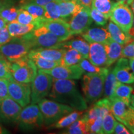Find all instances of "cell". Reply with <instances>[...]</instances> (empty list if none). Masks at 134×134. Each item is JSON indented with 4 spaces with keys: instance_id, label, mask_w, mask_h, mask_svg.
Masks as SVG:
<instances>
[{
    "instance_id": "e575fe53",
    "label": "cell",
    "mask_w": 134,
    "mask_h": 134,
    "mask_svg": "<svg viewBox=\"0 0 134 134\" xmlns=\"http://www.w3.org/2000/svg\"><path fill=\"white\" fill-rule=\"evenodd\" d=\"M114 4L111 0H93L92 6L109 18Z\"/></svg>"
},
{
    "instance_id": "f546056e",
    "label": "cell",
    "mask_w": 134,
    "mask_h": 134,
    "mask_svg": "<svg viewBox=\"0 0 134 134\" xmlns=\"http://www.w3.org/2000/svg\"><path fill=\"white\" fill-rule=\"evenodd\" d=\"M45 19H46L35 18L26 10L20 8L19 9V13H18V17H17L16 21L20 24L24 25L34 24L37 26V27H38L42 26L43 21Z\"/></svg>"
},
{
    "instance_id": "83f0119b",
    "label": "cell",
    "mask_w": 134,
    "mask_h": 134,
    "mask_svg": "<svg viewBox=\"0 0 134 134\" xmlns=\"http://www.w3.org/2000/svg\"><path fill=\"white\" fill-rule=\"evenodd\" d=\"M133 90L132 86L119 82L113 97L120 99L127 105H130V96L133 93Z\"/></svg>"
},
{
    "instance_id": "bcb514c9",
    "label": "cell",
    "mask_w": 134,
    "mask_h": 134,
    "mask_svg": "<svg viewBox=\"0 0 134 134\" xmlns=\"http://www.w3.org/2000/svg\"><path fill=\"white\" fill-rule=\"evenodd\" d=\"M54 1V0H22L21 3H33L35 4H37L40 6H44L47 3L51 2V1Z\"/></svg>"
},
{
    "instance_id": "6f0895ef",
    "label": "cell",
    "mask_w": 134,
    "mask_h": 134,
    "mask_svg": "<svg viewBox=\"0 0 134 134\" xmlns=\"http://www.w3.org/2000/svg\"><path fill=\"white\" fill-rule=\"evenodd\" d=\"M59 1H73V0H57ZM74 1H77V0H74Z\"/></svg>"
},
{
    "instance_id": "ab89813d",
    "label": "cell",
    "mask_w": 134,
    "mask_h": 134,
    "mask_svg": "<svg viewBox=\"0 0 134 134\" xmlns=\"http://www.w3.org/2000/svg\"><path fill=\"white\" fill-rule=\"evenodd\" d=\"M103 119V117H98L95 119L86 122L88 127L89 133L103 134V129H102Z\"/></svg>"
},
{
    "instance_id": "5bb4252c",
    "label": "cell",
    "mask_w": 134,
    "mask_h": 134,
    "mask_svg": "<svg viewBox=\"0 0 134 134\" xmlns=\"http://www.w3.org/2000/svg\"><path fill=\"white\" fill-rule=\"evenodd\" d=\"M42 25L44 26L48 31L54 34L63 41L69 40L73 36L70 31L68 22L62 19L56 20L45 19Z\"/></svg>"
},
{
    "instance_id": "836d02e7",
    "label": "cell",
    "mask_w": 134,
    "mask_h": 134,
    "mask_svg": "<svg viewBox=\"0 0 134 134\" xmlns=\"http://www.w3.org/2000/svg\"><path fill=\"white\" fill-rule=\"evenodd\" d=\"M27 57L32 60L37 68L39 70L51 69L58 65H60V63L57 62L50 61L36 55H30V56L27 55Z\"/></svg>"
},
{
    "instance_id": "ac0fdd59",
    "label": "cell",
    "mask_w": 134,
    "mask_h": 134,
    "mask_svg": "<svg viewBox=\"0 0 134 134\" xmlns=\"http://www.w3.org/2000/svg\"><path fill=\"white\" fill-rule=\"evenodd\" d=\"M65 49L66 48H35L31 50L27 55H36L46 60L57 62L60 63Z\"/></svg>"
},
{
    "instance_id": "7bdbcfd3",
    "label": "cell",
    "mask_w": 134,
    "mask_h": 134,
    "mask_svg": "<svg viewBox=\"0 0 134 134\" xmlns=\"http://www.w3.org/2000/svg\"><path fill=\"white\" fill-rule=\"evenodd\" d=\"M8 84L9 80L5 78H0V103L5 98L9 96Z\"/></svg>"
},
{
    "instance_id": "9a60e30c",
    "label": "cell",
    "mask_w": 134,
    "mask_h": 134,
    "mask_svg": "<svg viewBox=\"0 0 134 134\" xmlns=\"http://www.w3.org/2000/svg\"><path fill=\"white\" fill-rule=\"evenodd\" d=\"M113 70L118 81L125 84L134 83V75L130 69L127 58L120 57L116 62V64Z\"/></svg>"
},
{
    "instance_id": "d6a6232c",
    "label": "cell",
    "mask_w": 134,
    "mask_h": 134,
    "mask_svg": "<svg viewBox=\"0 0 134 134\" xmlns=\"http://www.w3.org/2000/svg\"><path fill=\"white\" fill-rule=\"evenodd\" d=\"M26 10L30 13L32 16L37 19H45L44 13L45 9L43 6H40L33 3H22L21 8Z\"/></svg>"
},
{
    "instance_id": "52a82bcc",
    "label": "cell",
    "mask_w": 134,
    "mask_h": 134,
    "mask_svg": "<svg viewBox=\"0 0 134 134\" xmlns=\"http://www.w3.org/2000/svg\"><path fill=\"white\" fill-rule=\"evenodd\" d=\"M18 124L20 129L24 131L36 129L42 126L43 117L38 105L31 104L22 109Z\"/></svg>"
},
{
    "instance_id": "44dd1931",
    "label": "cell",
    "mask_w": 134,
    "mask_h": 134,
    "mask_svg": "<svg viewBox=\"0 0 134 134\" xmlns=\"http://www.w3.org/2000/svg\"><path fill=\"white\" fill-rule=\"evenodd\" d=\"M108 56L107 67L109 68L114 64L122 57V51L123 46L110 39L105 44Z\"/></svg>"
},
{
    "instance_id": "d6986e66",
    "label": "cell",
    "mask_w": 134,
    "mask_h": 134,
    "mask_svg": "<svg viewBox=\"0 0 134 134\" xmlns=\"http://www.w3.org/2000/svg\"><path fill=\"white\" fill-rule=\"evenodd\" d=\"M63 48H73L81 53L84 58L88 59L90 44L83 38L80 37H71L69 40L64 41L63 42Z\"/></svg>"
},
{
    "instance_id": "7dc6e473",
    "label": "cell",
    "mask_w": 134,
    "mask_h": 134,
    "mask_svg": "<svg viewBox=\"0 0 134 134\" xmlns=\"http://www.w3.org/2000/svg\"><path fill=\"white\" fill-rule=\"evenodd\" d=\"M93 0H77V2L80 4L82 7L88 8L91 9L93 5Z\"/></svg>"
},
{
    "instance_id": "7402d4cb",
    "label": "cell",
    "mask_w": 134,
    "mask_h": 134,
    "mask_svg": "<svg viewBox=\"0 0 134 134\" xmlns=\"http://www.w3.org/2000/svg\"><path fill=\"white\" fill-rule=\"evenodd\" d=\"M6 27L12 37H19L31 32L36 29L37 26L34 24L24 25L14 21L8 23Z\"/></svg>"
},
{
    "instance_id": "4316f807",
    "label": "cell",
    "mask_w": 134,
    "mask_h": 134,
    "mask_svg": "<svg viewBox=\"0 0 134 134\" xmlns=\"http://www.w3.org/2000/svg\"><path fill=\"white\" fill-rule=\"evenodd\" d=\"M119 82V81L117 80L113 69H109L104 81L103 93V96L104 98H110L113 97Z\"/></svg>"
},
{
    "instance_id": "ee69618b",
    "label": "cell",
    "mask_w": 134,
    "mask_h": 134,
    "mask_svg": "<svg viewBox=\"0 0 134 134\" xmlns=\"http://www.w3.org/2000/svg\"><path fill=\"white\" fill-rule=\"evenodd\" d=\"M12 38L6 26L0 29V47L8 42Z\"/></svg>"
},
{
    "instance_id": "f6af8a7d",
    "label": "cell",
    "mask_w": 134,
    "mask_h": 134,
    "mask_svg": "<svg viewBox=\"0 0 134 134\" xmlns=\"http://www.w3.org/2000/svg\"><path fill=\"white\" fill-rule=\"evenodd\" d=\"M114 133L115 134H130L131 132L127 129L124 124H122L121 122H117L114 130Z\"/></svg>"
},
{
    "instance_id": "b9f144b4",
    "label": "cell",
    "mask_w": 134,
    "mask_h": 134,
    "mask_svg": "<svg viewBox=\"0 0 134 134\" xmlns=\"http://www.w3.org/2000/svg\"><path fill=\"white\" fill-rule=\"evenodd\" d=\"M121 57L130 58H134V40L132 39L124 45Z\"/></svg>"
},
{
    "instance_id": "2e32d148",
    "label": "cell",
    "mask_w": 134,
    "mask_h": 134,
    "mask_svg": "<svg viewBox=\"0 0 134 134\" xmlns=\"http://www.w3.org/2000/svg\"><path fill=\"white\" fill-rule=\"evenodd\" d=\"M88 59L92 64L100 67H107L108 56L105 44L100 43H91Z\"/></svg>"
},
{
    "instance_id": "d590c367",
    "label": "cell",
    "mask_w": 134,
    "mask_h": 134,
    "mask_svg": "<svg viewBox=\"0 0 134 134\" xmlns=\"http://www.w3.org/2000/svg\"><path fill=\"white\" fill-rule=\"evenodd\" d=\"M115 123H116V120L111 112L106 114L103 119V123H102L103 133H114Z\"/></svg>"
},
{
    "instance_id": "7a4b0ae2",
    "label": "cell",
    "mask_w": 134,
    "mask_h": 134,
    "mask_svg": "<svg viewBox=\"0 0 134 134\" xmlns=\"http://www.w3.org/2000/svg\"><path fill=\"white\" fill-rule=\"evenodd\" d=\"M108 73L84 75L81 88L86 103H94L103 96L104 81Z\"/></svg>"
},
{
    "instance_id": "f5cc1de1",
    "label": "cell",
    "mask_w": 134,
    "mask_h": 134,
    "mask_svg": "<svg viewBox=\"0 0 134 134\" xmlns=\"http://www.w3.org/2000/svg\"><path fill=\"white\" fill-rule=\"evenodd\" d=\"M116 1H119V2L124 3H125V4H126L130 5V4H131L132 1H133V0H116Z\"/></svg>"
},
{
    "instance_id": "c3c4849f",
    "label": "cell",
    "mask_w": 134,
    "mask_h": 134,
    "mask_svg": "<svg viewBox=\"0 0 134 134\" xmlns=\"http://www.w3.org/2000/svg\"><path fill=\"white\" fill-rule=\"evenodd\" d=\"M13 3V0H0V11L4 8L11 6Z\"/></svg>"
},
{
    "instance_id": "4dcf8cb0",
    "label": "cell",
    "mask_w": 134,
    "mask_h": 134,
    "mask_svg": "<svg viewBox=\"0 0 134 134\" xmlns=\"http://www.w3.org/2000/svg\"><path fill=\"white\" fill-rule=\"evenodd\" d=\"M80 68L84 73H91V74H100V73H108L109 68L106 67H100L92 64L87 58H83L78 63Z\"/></svg>"
},
{
    "instance_id": "8992f818",
    "label": "cell",
    "mask_w": 134,
    "mask_h": 134,
    "mask_svg": "<svg viewBox=\"0 0 134 134\" xmlns=\"http://www.w3.org/2000/svg\"><path fill=\"white\" fill-rule=\"evenodd\" d=\"M11 71L15 81L24 83H31L37 73L36 65L27 55L11 62Z\"/></svg>"
},
{
    "instance_id": "681fc988",
    "label": "cell",
    "mask_w": 134,
    "mask_h": 134,
    "mask_svg": "<svg viewBox=\"0 0 134 134\" xmlns=\"http://www.w3.org/2000/svg\"><path fill=\"white\" fill-rule=\"evenodd\" d=\"M128 34L132 38L134 37V18H133V24H132V26L131 28L129 29V31L128 32Z\"/></svg>"
},
{
    "instance_id": "4fadbf2b",
    "label": "cell",
    "mask_w": 134,
    "mask_h": 134,
    "mask_svg": "<svg viewBox=\"0 0 134 134\" xmlns=\"http://www.w3.org/2000/svg\"><path fill=\"white\" fill-rule=\"evenodd\" d=\"M40 70L50 75L53 79L79 80L84 74L78 64L71 66L58 65L51 69Z\"/></svg>"
},
{
    "instance_id": "680465c9",
    "label": "cell",
    "mask_w": 134,
    "mask_h": 134,
    "mask_svg": "<svg viewBox=\"0 0 134 134\" xmlns=\"http://www.w3.org/2000/svg\"><path fill=\"white\" fill-rule=\"evenodd\" d=\"M133 89H134V83H133Z\"/></svg>"
},
{
    "instance_id": "9f6ffc18",
    "label": "cell",
    "mask_w": 134,
    "mask_h": 134,
    "mask_svg": "<svg viewBox=\"0 0 134 134\" xmlns=\"http://www.w3.org/2000/svg\"><path fill=\"white\" fill-rule=\"evenodd\" d=\"M130 5V8H131L132 13H133V14L134 15V0H133V1H132L131 4Z\"/></svg>"
},
{
    "instance_id": "ffe728a7",
    "label": "cell",
    "mask_w": 134,
    "mask_h": 134,
    "mask_svg": "<svg viewBox=\"0 0 134 134\" xmlns=\"http://www.w3.org/2000/svg\"><path fill=\"white\" fill-rule=\"evenodd\" d=\"M109 99L110 103V112L119 122L123 123L129 105H127L124 102L115 97H111Z\"/></svg>"
},
{
    "instance_id": "ba28073f",
    "label": "cell",
    "mask_w": 134,
    "mask_h": 134,
    "mask_svg": "<svg viewBox=\"0 0 134 134\" xmlns=\"http://www.w3.org/2000/svg\"><path fill=\"white\" fill-rule=\"evenodd\" d=\"M53 84V78L47 73L38 70L31 85V103L37 104L48 96Z\"/></svg>"
},
{
    "instance_id": "603a6c76",
    "label": "cell",
    "mask_w": 134,
    "mask_h": 134,
    "mask_svg": "<svg viewBox=\"0 0 134 134\" xmlns=\"http://www.w3.org/2000/svg\"><path fill=\"white\" fill-rule=\"evenodd\" d=\"M107 29L110 34L111 39L122 46L132 39L128 33L124 32L117 24L111 21L109 22Z\"/></svg>"
},
{
    "instance_id": "8fae6325",
    "label": "cell",
    "mask_w": 134,
    "mask_h": 134,
    "mask_svg": "<svg viewBox=\"0 0 134 134\" xmlns=\"http://www.w3.org/2000/svg\"><path fill=\"white\" fill-rule=\"evenodd\" d=\"M93 23L90 16V9L82 8L71 16L68 24L72 35L81 34L89 29Z\"/></svg>"
},
{
    "instance_id": "f1b7e54d",
    "label": "cell",
    "mask_w": 134,
    "mask_h": 134,
    "mask_svg": "<svg viewBox=\"0 0 134 134\" xmlns=\"http://www.w3.org/2000/svg\"><path fill=\"white\" fill-rule=\"evenodd\" d=\"M63 133L66 134H85L89 133L87 122L81 116L78 119L67 127Z\"/></svg>"
},
{
    "instance_id": "91938a15",
    "label": "cell",
    "mask_w": 134,
    "mask_h": 134,
    "mask_svg": "<svg viewBox=\"0 0 134 134\" xmlns=\"http://www.w3.org/2000/svg\"><path fill=\"white\" fill-rule=\"evenodd\" d=\"M132 39H133V40H134V37H133V38H132Z\"/></svg>"
},
{
    "instance_id": "1f68e13d",
    "label": "cell",
    "mask_w": 134,
    "mask_h": 134,
    "mask_svg": "<svg viewBox=\"0 0 134 134\" xmlns=\"http://www.w3.org/2000/svg\"><path fill=\"white\" fill-rule=\"evenodd\" d=\"M45 9L44 18L47 20L61 19L59 5L57 0L51 1L43 6Z\"/></svg>"
},
{
    "instance_id": "8d00e7d4",
    "label": "cell",
    "mask_w": 134,
    "mask_h": 134,
    "mask_svg": "<svg viewBox=\"0 0 134 134\" xmlns=\"http://www.w3.org/2000/svg\"><path fill=\"white\" fill-rule=\"evenodd\" d=\"M0 78L13 79L11 71V62L0 53Z\"/></svg>"
},
{
    "instance_id": "db71d44e",
    "label": "cell",
    "mask_w": 134,
    "mask_h": 134,
    "mask_svg": "<svg viewBox=\"0 0 134 134\" xmlns=\"http://www.w3.org/2000/svg\"><path fill=\"white\" fill-rule=\"evenodd\" d=\"M9 132H8V130H6L5 129L3 128L2 126H1L0 125V134H4V133H8Z\"/></svg>"
},
{
    "instance_id": "cb8c5ba5",
    "label": "cell",
    "mask_w": 134,
    "mask_h": 134,
    "mask_svg": "<svg viewBox=\"0 0 134 134\" xmlns=\"http://www.w3.org/2000/svg\"><path fill=\"white\" fill-rule=\"evenodd\" d=\"M60 11V18L62 19L66 20L73 16L75 13L81 9L82 6L78 4L77 1H57ZM67 22V21H66Z\"/></svg>"
},
{
    "instance_id": "f907efd6",
    "label": "cell",
    "mask_w": 134,
    "mask_h": 134,
    "mask_svg": "<svg viewBox=\"0 0 134 134\" xmlns=\"http://www.w3.org/2000/svg\"><path fill=\"white\" fill-rule=\"evenodd\" d=\"M129 62L130 69H131L132 73H133L134 75V58H130L129 60Z\"/></svg>"
},
{
    "instance_id": "484cf974",
    "label": "cell",
    "mask_w": 134,
    "mask_h": 134,
    "mask_svg": "<svg viewBox=\"0 0 134 134\" xmlns=\"http://www.w3.org/2000/svg\"><path fill=\"white\" fill-rule=\"evenodd\" d=\"M83 114L84 111H82V110H73L68 114L63 116L54 124L50 125V127H51L50 128H66L75 121H76L77 119H78Z\"/></svg>"
},
{
    "instance_id": "277c9868",
    "label": "cell",
    "mask_w": 134,
    "mask_h": 134,
    "mask_svg": "<svg viewBox=\"0 0 134 134\" xmlns=\"http://www.w3.org/2000/svg\"><path fill=\"white\" fill-rule=\"evenodd\" d=\"M37 104L42 115L43 124L46 125L53 124L63 116L74 110L69 105L46 98Z\"/></svg>"
},
{
    "instance_id": "5b68a950",
    "label": "cell",
    "mask_w": 134,
    "mask_h": 134,
    "mask_svg": "<svg viewBox=\"0 0 134 134\" xmlns=\"http://www.w3.org/2000/svg\"><path fill=\"white\" fill-rule=\"evenodd\" d=\"M35 48H63L64 41L54 34L48 31L43 25L38 27L27 34L25 35Z\"/></svg>"
},
{
    "instance_id": "11a10c76",
    "label": "cell",
    "mask_w": 134,
    "mask_h": 134,
    "mask_svg": "<svg viewBox=\"0 0 134 134\" xmlns=\"http://www.w3.org/2000/svg\"><path fill=\"white\" fill-rule=\"evenodd\" d=\"M130 104H131L132 107H133L134 108V94H132L131 96H130Z\"/></svg>"
},
{
    "instance_id": "d4e9b609",
    "label": "cell",
    "mask_w": 134,
    "mask_h": 134,
    "mask_svg": "<svg viewBox=\"0 0 134 134\" xmlns=\"http://www.w3.org/2000/svg\"><path fill=\"white\" fill-rule=\"evenodd\" d=\"M83 58V55L73 48H66L60 62L62 66H71L77 65Z\"/></svg>"
},
{
    "instance_id": "9c48e42d",
    "label": "cell",
    "mask_w": 134,
    "mask_h": 134,
    "mask_svg": "<svg viewBox=\"0 0 134 134\" xmlns=\"http://www.w3.org/2000/svg\"><path fill=\"white\" fill-rule=\"evenodd\" d=\"M133 18L134 15L129 5L117 1L114 4L109 18L124 32L128 33L133 24Z\"/></svg>"
},
{
    "instance_id": "30bf717a",
    "label": "cell",
    "mask_w": 134,
    "mask_h": 134,
    "mask_svg": "<svg viewBox=\"0 0 134 134\" xmlns=\"http://www.w3.org/2000/svg\"><path fill=\"white\" fill-rule=\"evenodd\" d=\"M9 96L24 108L31 103V85L29 83H20L14 79L9 80L8 84Z\"/></svg>"
},
{
    "instance_id": "74e56055",
    "label": "cell",
    "mask_w": 134,
    "mask_h": 134,
    "mask_svg": "<svg viewBox=\"0 0 134 134\" xmlns=\"http://www.w3.org/2000/svg\"><path fill=\"white\" fill-rule=\"evenodd\" d=\"M19 9L13 6L6 8L0 11V18H1L6 23L16 21Z\"/></svg>"
},
{
    "instance_id": "e0dca14e",
    "label": "cell",
    "mask_w": 134,
    "mask_h": 134,
    "mask_svg": "<svg viewBox=\"0 0 134 134\" xmlns=\"http://www.w3.org/2000/svg\"><path fill=\"white\" fill-rule=\"evenodd\" d=\"M81 37L89 43H100L105 44L111 39L110 34L107 28H89L81 34Z\"/></svg>"
},
{
    "instance_id": "f35d334b",
    "label": "cell",
    "mask_w": 134,
    "mask_h": 134,
    "mask_svg": "<svg viewBox=\"0 0 134 134\" xmlns=\"http://www.w3.org/2000/svg\"><path fill=\"white\" fill-rule=\"evenodd\" d=\"M90 16L93 21L98 26H105L107 24L109 18L92 6L90 9Z\"/></svg>"
},
{
    "instance_id": "60d3db41",
    "label": "cell",
    "mask_w": 134,
    "mask_h": 134,
    "mask_svg": "<svg viewBox=\"0 0 134 134\" xmlns=\"http://www.w3.org/2000/svg\"><path fill=\"white\" fill-rule=\"evenodd\" d=\"M123 124L132 133H134V108L132 105L129 106Z\"/></svg>"
},
{
    "instance_id": "816d5d0a",
    "label": "cell",
    "mask_w": 134,
    "mask_h": 134,
    "mask_svg": "<svg viewBox=\"0 0 134 134\" xmlns=\"http://www.w3.org/2000/svg\"><path fill=\"white\" fill-rule=\"evenodd\" d=\"M6 26V23L3 20L2 18H0V29Z\"/></svg>"
},
{
    "instance_id": "7c38bea8",
    "label": "cell",
    "mask_w": 134,
    "mask_h": 134,
    "mask_svg": "<svg viewBox=\"0 0 134 134\" xmlns=\"http://www.w3.org/2000/svg\"><path fill=\"white\" fill-rule=\"evenodd\" d=\"M22 107L9 96L0 103V121L4 123H18Z\"/></svg>"
},
{
    "instance_id": "3957f363",
    "label": "cell",
    "mask_w": 134,
    "mask_h": 134,
    "mask_svg": "<svg viewBox=\"0 0 134 134\" xmlns=\"http://www.w3.org/2000/svg\"><path fill=\"white\" fill-rule=\"evenodd\" d=\"M34 46L26 36L13 37L0 47V53L10 62H15L27 55Z\"/></svg>"
},
{
    "instance_id": "6da1fadb",
    "label": "cell",
    "mask_w": 134,
    "mask_h": 134,
    "mask_svg": "<svg viewBox=\"0 0 134 134\" xmlns=\"http://www.w3.org/2000/svg\"><path fill=\"white\" fill-rule=\"evenodd\" d=\"M48 96L52 100L69 105L73 109L84 111L88 108L86 100L73 80L53 78L52 86Z\"/></svg>"
}]
</instances>
